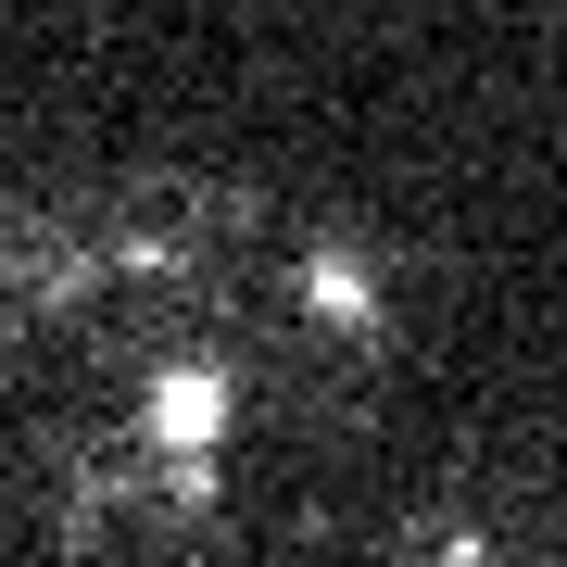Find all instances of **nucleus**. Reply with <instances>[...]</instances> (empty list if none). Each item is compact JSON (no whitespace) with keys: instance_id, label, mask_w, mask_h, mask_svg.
Returning <instances> with one entry per match:
<instances>
[{"instance_id":"1","label":"nucleus","mask_w":567,"mask_h":567,"mask_svg":"<svg viewBox=\"0 0 567 567\" xmlns=\"http://www.w3.org/2000/svg\"><path fill=\"white\" fill-rule=\"evenodd\" d=\"M227 429H240V379H227V365L177 353V365L140 379V442H152V466H203V454H227Z\"/></svg>"},{"instance_id":"2","label":"nucleus","mask_w":567,"mask_h":567,"mask_svg":"<svg viewBox=\"0 0 567 567\" xmlns=\"http://www.w3.org/2000/svg\"><path fill=\"white\" fill-rule=\"evenodd\" d=\"M290 303H303L316 328H341V341H379V265H365V252H341V240H328V252H303V265H290Z\"/></svg>"},{"instance_id":"3","label":"nucleus","mask_w":567,"mask_h":567,"mask_svg":"<svg viewBox=\"0 0 567 567\" xmlns=\"http://www.w3.org/2000/svg\"><path fill=\"white\" fill-rule=\"evenodd\" d=\"M429 567H492V529H442V543H429Z\"/></svg>"}]
</instances>
